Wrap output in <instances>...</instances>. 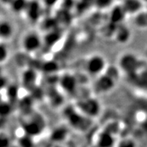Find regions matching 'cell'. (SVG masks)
Here are the masks:
<instances>
[{"mask_svg": "<svg viewBox=\"0 0 147 147\" xmlns=\"http://www.w3.org/2000/svg\"><path fill=\"white\" fill-rule=\"evenodd\" d=\"M119 65L121 70L130 77L136 72L142 62L134 54L125 53L119 59Z\"/></svg>", "mask_w": 147, "mask_h": 147, "instance_id": "cell-1", "label": "cell"}, {"mask_svg": "<svg viewBox=\"0 0 147 147\" xmlns=\"http://www.w3.org/2000/svg\"><path fill=\"white\" fill-rule=\"evenodd\" d=\"M43 40L38 32L29 31L23 35L21 39V47L25 52L32 53L41 48Z\"/></svg>", "mask_w": 147, "mask_h": 147, "instance_id": "cell-2", "label": "cell"}, {"mask_svg": "<svg viewBox=\"0 0 147 147\" xmlns=\"http://www.w3.org/2000/svg\"><path fill=\"white\" fill-rule=\"evenodd\" d=\"M106 61L102 55L93 54L86 61L85 69L89 74L99 76L103 74L106 70Z\"/></svg>", "mask_w": 147, "mask_h": 147, "instance_id": "cell-3", "label": "cell"}, {"mask_svg": "<svg viewBox=\"0 0 147 147\" xmlns=\"http://www.w3.org/2000/svg\"><path fill=\"white\" fill-rule=\"evenodd\" d=\"M82 115L86 117H93L99 114L100 110V106L99 102L94 98H88L81 100L78 105Z\"/></svg>", "mask_w": 147, "mask_h": 147, "instance_id": "cell-4", "label": "cell"}, {"mask_svg": "<svg viewBox=\"0 0 147 147\" xmlns=\"http://www.w3.org/2000/svg\"><path fill=\"white\" fill-rule=\"evenodd\" d=\"M43 125L42 119L40 117H38V119L37 117H34L30 119L24 123L23 130L25 131V134L32 138L39 135L42 131Z\"/></svg>", "mask_w": 147, "mask_h": 147, "instance_id": "cell-5", "label": "cell"}, {"mask_svg": "<svg viewBox=\"0 0 147 147\" xmlns=\"http://www.w3.org/2000/svg\"><path fill=\"white\" fill-rule=\"evenodd\" d=\"M115 78L110 75L104 73L98 76L95 83V89L99 92L107 93L114 89L115 86Z\"/></svg>", "mask_w": 147, "mask_h": 147, "instance_id": "cell-6", "label": "cell"}, {"mask_svg": "<svg viewBox=\"0 0 147 147\" xmlns=\"http://www.w3.org/2000/svg\"><path fill=\"white\" fill-rule=\"evenodd\" d=\"M15 27L14 24L8 20L0 21V39L7 40L14 36Z\"/></svg>", "mask_w": 147, "mask_h": 147, "instance_id": "cell-7", "label": "cell"}, {"mask_svg": "<svg viewBox=\"0 0 147 147\" xmlns=\"http://www.w3.org/2000/svg\"><path fill=\"white\" fill-rule=\"evenodd\" d=\"M60 86L67 93H73L77 87V80L74 75L66 74L60 80Z\"/></svg>", "mask_w": 147, "mask_h": 147, "instance_id": "cell-8", "label": "cell"}, {"mask_svg": "<svg viewBox=\"0 0 147 147\" xmlns=\"http://www.w3.org/2000/svg\"><path fill=\"white\" fill-rule=\"evenodd\" d=\"M140 66L142 71H140L138 69L134 75L130 76V78H134L135 83L138 84L140 87H142L141 88L147 89V67H143V65Z\"/></svg>", "mask_w": 147, "mask_h": 147, "instance_id": "cell-9", "label": "cell"}, {"mask_svg": "<svg viewBox=\"0 0 147 147\" xmlns=\"http://www.w3.org/2000/svg\"><path fill=\"white\" fill-rule=\"evenodd\" d=\"M114 142L113 136L108 131H104L101 134L97 139L98 147H112Z\"/></svg>", "mask_w": 147, "mask_h": 147, "instance_id": "cell-10", "label": "cell"}, {"mask_svg": "<svg viewBox=\"0 0 147 147\" xmlns=\"http://www.w3.org/2000/svg\"><path fill=\"white\" fill-rule=\"evenodd\" d=\"M25 11L27 12V16L31 20L35 21L40 16V5L37 2H31L30 3H27Z\"/></svg>", "mask_w": 147, "mask_h": 147, "instance_id": "cell-11", "label": "cell"}, {"mask_svg": "<svg viewBox=\"0 0 147 147\" xmlns=\"http://www.w3.org/2000/svg\"><path fill=\"white\" fill-rule=\"evenodd\" d=\"M68 115L69 116L67 119H68V121L70 125L76 128H80L82 127H84V117L86 116L82 114L79 115V114L74 113V112H71Z\"/></svg>", "mask_w": 147, "mask_h": 147, "instance_id": "cell-12", "label": "cell"}, {"mask_svg": "<svg viewBox=\"0 0 147 147\" xmlns=\"http://www.w3.org/2000/svg\"><path fill=\"white\" fill-rule=\"evenodd\" d=\"M8 3L11 11L14 13H20L25 11L27 4V1H9Z\"/></svg>", "mask_w": 147, "mask_h": 147, "instance_id": "cell-13", "label": "cell"}, {"mask_svg": "<svg viewBox=\"0 0 147 147\" xmlns=\"http://www.w3.org/2000/svg\"><path fill=\"white\" fill-rule=\"evenodd\" d=\"M23 81L24 84L27 86H31L32 84L34 85L36 81V74L34 70H27L23 76Z\"/></svg>", "mask_w": 147, "mask_h": 147, "instance_id": "cell-14", "label": "cell"}, {"mask_svg": "<svg viewBox=\"0 0 147 147\" xmlns=\"http://www.w3.org/2000/svg\"><path fill=\"white\" fill-rule=\"evenodd\" d=\"M17 145L18 147H34V140L32 137L24 134V136L18 139Z\"/></svg>", "mask_w": 147, "mask_h": 147, "instance_id": "cell-15", "label": "cell"}, {"mask_svg": "<svg viewBox=\"0 0 147 147\" xmlns=\"http://www.w3.org/2000/svg\"><path fill=\"white\" fill-rule=\"evenodd\" d=\"M140 2L139 1H127L125 2V5L123 6L125 12H136L140 8Z\"/></svg>", "mask_w": 147, "mask_h": 147, "instance_id": "cell-16", "label": "cell"}, {"mask_svg": "<svg viewBox=\"0 0 147 147\" xmlns=\"http://www.w3.org/2000/svg\"><path fill=\"white\" fill-rule=\"evenodd\" d=\"M9 49L5 43H0V64L4 63L8 59Z\"/></svg>", "mask_w": 147, "mask_h": 147, "instance_id": "cell-17", "label": "cell"}, {"mask_svg": "<svg viewBox=\"0 0 147 147\" xmlns=\"http://www.w3.org/2000/svg\"><path fill=\"white\" fill-rule=\"evenodd\" d=\"M66 136V131L63 129H59L55 130L52 134L51 138L53 141L55 142H59V141L63 140Z\"/></svg>", "mask_w": 147, "mask_h": 147, "instance_id": "cell-18", "label": "cell"}, {"mask_svg": "<svg viewBox=\"0 0 147 147\" xmlns=\"http://www.w3.org/2000/svg\"><path fill=\"white\" fill-rule=\"evenodd\" d=\"M11 144L10 137L7 134L0 132V147H10Z\"/></svg>", "mask_w": 147, "mask_h": 147, "instance_id": "cell-19", "label": "cell"}, {"mask_svg": "<svg viewBox=\"0 0 147 147\" xmlns=\"http://www.w3.org/2000/svg\"><path fill=\"white\" fill-rule=\"evenodd\" d=\"M136 143L131 139H123L119 142L117 147H136Z\"/></svg>", "mask_w": 147, "mask_h": 147, "instance_id": "cell-20", "label": "cell"}, {"mask_svg": "<svg viewBox=\"0 0 147 147\" xmlns=\"http://www.w3.org/2000/svg\"><path fill=\"white\" fill-rule=\"evenodd\" d=\"M10 112V107L7 104H0V116H6Z\"/></svg>", "mask_w": 147, "mask_h": 147, "instance_id": "cell-21", "label": "cell"}, {"mask_svg": "<svg viewBox=\"0 0 147 147\" xmlns=\"http://www.w3.org/2000/svg\"><path fill=\"white\" fill-rule=\"evenodd\" d=\"M10 147H18V145H17V144H16V145H14V144H12L10 145Z\"/></svg>", "mask_w": 147, "mask_h": 147, "instance_id": "cell-22", "label": "cell"}]
</instances>
